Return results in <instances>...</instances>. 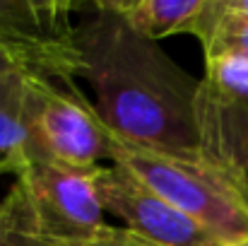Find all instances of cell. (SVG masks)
Wrapping results in <instances>:
<instances>
[{"instance_id":"cell-1","label":"cell","mask_w":248,"mask_h":246,"mask_svg":"<svg viewBox=\"0 0 248 246\" xmlns=\"http://www.w3.org/2000/svg\"><path fill=\"white\" fill-rule=\"evenodd\" d=\"M75 27L80 78L96 94L108 131L142 150L171 157H200L195 99L200 78L181 68L159 41L130 27L106 0Z\"/></svg>"},{"instance_id":"cell-2","label":"cell","mask_w":248,"mask_h":246,"mask_svg":"<svg viewBox=\"0 0 248 246\" xmlns=\"http://www.w3.org/2000/svg\"><path fill=\"white\" fill-rule=\"evenodd\" d=\"M111 162L125 166L150 191L207 227L224 246L248 239V188L202 157H171L113 135Z\"/></svg>"},{"instance_id":"cell-3","label":"cell","mask_w":248,"mask_h":246,"mask_svg":"<svg viewBox=\"0 0 248 246\" xmlns=\"http://www.w3.org/2000/svg\"><path fill=\"white\" fill-rule=\"evenodd\" d=\"M113 133L75 80L27 78V145L22 164L56 162L68 166H99L111 160Z\"/></svg>"},{"instance_id":"cell-4","label":"cell","mask_w":248,"mask_h":246,"mask_svg":"<svg viewBox=\"0 0 248 246\" xmlns=\"http://www.w3.org/2000/svg\"><path fill=\"white\" fill-rule=\"evenodd\" d=\"M195 126L200 157L227 169L248 188V61L205 58Z\"/></svg>"},{"instance_id":"cell-5","label":"cell","mask_w":248,"mask_h":246,"mask_svg":"<svg viewBox=\"0 0 248 246\" xmlns=\"http://www.w3.org/2000/svg\"><path fill=\"white\" fill-rule=\"evenodd\" d=\"M96 169L56 162H27L19 166L15 179L27 188L51 246L87 239L106 225Z\"/></svg>"},{"instance_id":"cell-6","label":"cell","mask_w":248,"mask_h":246,"mask_svg":"<svg viewBox=\"0 0 248 246\" xmlns=\"http://www.w3.org/2000/svg\"><path fill=\"white\" fill-rule=\"evenodd\" d=\"M73 7V2L0 0V39L29 61L34 75L75 80L82 61L70 24Z\"/></svg>"},{"instance_id":"cell-7","label":"cell","mask_w":248,"mask_h":246,"mask_svg":"<svg viewBox=\"0 0 248 246\" xmlns=\"http://www.w3.org/2000/svg\"><path fill=\"white\" fill-rule=\"evenodd\" d=\"M96 188L104 210L118 215L128 230L162 246H224L207 227L150 191L125 166L96 169Z\"/></svg>"},{"instance_id":"cell-8","label":"cell","mask_w":248,"mask_h":246,"mask_svg":"<svg viewBox=\"0 0 248 246\" xmlns=\"http://www.w3.org/2000/svg\"><path fill=\"white\" fill-rule=\"evenodd\" d=\"M130 27L159 41L173 34H195L207 0H106Z\"/></svg>"},{"instance_id":"cell-9","label":"cell","mask_w":248,"mask_h":246,"mask_svg":"<svg viewBox=\"0 0 248 246\" xmlns=\"http://www.w3.org/2000/svg\"><path fill=\"white\" fill-rule=\"evenodd\" d=\"M205 49V58H244L248 61V17L234 12L227 0H207L195 34Z\"/></svg>"},{"instance_id":"cell-10","label":"cell","mask_w":248,"mask_h":246,"mask_svg":"<svg viewBox=\"0 0 248 246\" xmlns=\"http://www.w3.org/2000/svg\"><path fill=\"white\" fill-rule=\"evenodd\" d=\"M27 70L0 73V157H19L27 145Z\"/></svg>"},{"instance_id":"cell-11","label":"cell","mask_w":248,"mask_h":246,"mask_svg":"<svg viewBox=\"0 0 248 246\" xmlns=\"http://www.w3.org/2000/svg\"><path fill=\"white\" fill-rule=\"evenodd\" d=\"M0 246H51L27 188L17 179L0 203Z\"/></svg>"},{"instance_id":"cell-12","label":"cell","mask_w":248,"mask_h":246,"mask_svg":"<svg viewBox=\"0 0 248 246\" xmlns=\"http://www.w3.org/2000/svg\"><path fill=\"white\" fill-rule=\"evenodd\" d=\"M63 246H162L155 244L145 237H140L138 232L128 230V227H111V225H104L99 232H94L92 237L80 239V242H70V244Z\"/></svg>"},{"instance_id":"cell-13","label":"cell","mask_w":248,"mask_h":246,"mask_svg":"<svg viewBox=\"0 0 248 246\" xmlns=\"http://www.w3.org/2000/svg\"><path fill=\"white\" fill-rule=\"evenodd\" d=\"M12 70H27V73H34L29 61L17 53L15 49H10L2 39H0V73H12Z\"/></svg>"},{"instance_id":"cell-14","label":"cell","mask_w":248,"mask_h":246,"mask_svg":"<svg viewBox=\"0 0 248 246\" xmlns=\"http://www.w3.org/2000/svg\"><path fill=\"white\" fill-rule=\"evenodd\" d=\"M19 166H22V160H19V157H0V176H2V174H15V176H17Z\"/></svg>"},{"instance_id":"cell-15","label":"cell","mask_w":248,"mask_h":246,"mask_svg":"<svg viewBox=\"0 0 248 246\" xmlns=\"http://www.w3.org/2000/svg\"><path fill=\"white\" fill-rule=\"evenodd\" d=\"M227 5H229L234 12L246 15V17H248V0H227Z\"/></svg>"},{"instance_id":"cell-16","label":"cell","mask_w":248,"mask_h":246,"mask_svg":"<svg viewBox=\"0 0 248 246\" xmlns=\"http://www.w3.org/2000/svg\"><path fill=\"white\" fill-rule=\"evenodd\" d=\"M236 246H248V239H244V242H241V244H236Z\"/></svg>"}]
</instances>
